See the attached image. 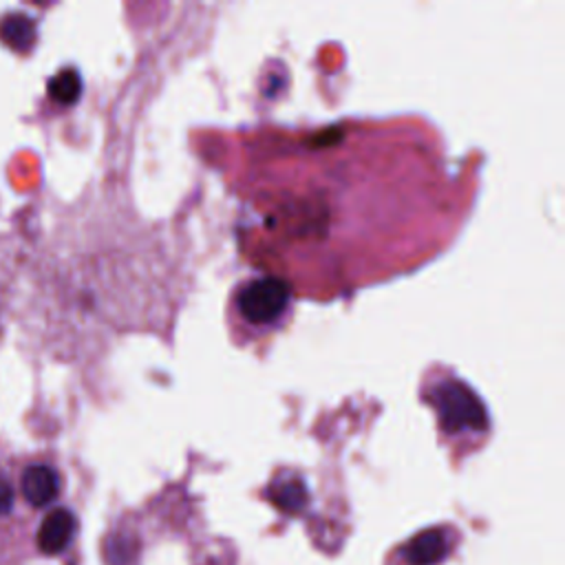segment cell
Wrapping results in <instances>:
<instances>
[{
  "mask_svg": "<svg viewBox=\"0 0 565 565\" xmlns=\"http://www.w3.org/2000/svg\"><path fill=\"white\" fill-rule=\"evenodd\" d=\"M79 90L82 79L73 68H64L49 79V95L60 104H73L79 97Z\"/></svg>",
  "mask_w": 565,
  "mask_h": 565,
  "instance_id": "obj_8",
  "label": "cell"
},
{
  "mask_svg": "<svg viewBox=\"0 0 565 565\" xmlns=\"http://www.w3.org/2000/svg\"><path fill=\"white\" fill-rule=\"evenodd\" d=\"M291 307V287L269 274L245 280L232 294L234 329L247 335H263L282 324Z\"/></svg>",
  "mask_w": 565,
  "mask_h": 565,
  "instance_id": "obj_1",
  "label": "cell"
},
{
  "mask_svg": "<svg viewBox=\"0 0 565 565\" xmlns=\"http://www.w3.org/2000/svg\"><path fill=\"white\" fill-rule=\"evenodd\" d=\"M57 492L60 479L51 466L33 463L22 472V494L31 505H46L57 497Z\"/></svg>",
  "mask_w": 565,
  "mask_h": 565,
  "instance_id": "obj_4",
  "label": "cell"
},
{
  "mask_svg": "<svg viewBox=\"0 0 565 565\" xmlns=\"http://www.w3.org/2000/svg\"><path fill=\"white\" fill-rule=\"evenodd\" d=\"M35 22L31 15L26 13H7L0 18V40L18 51V53H26L33 44H35Z\"/></svg>",
  "mask_w": 565,
  "mask_h": 565,
  "instance_id": "obj_6",
  "label": "cell"
},
{
  "mask_svg": "<svg viewBox=\"0 0 565 565\" xmlns=\"http://www.w3.org/2000/svg\"><path fill=\"white\" fill-rule=\"evenodd\" d=\"M450 547V541L444 530H424L417 536L411 539V543L404 547V558L411 565H437L446 558Z\"/></svg>",
  "mask_w": 565,
  "mask_h": 565,
  "instance_id": "obj_5",
  "label": "cell"
},
{
  "mask_svg": "<svg viewBox=\"0 0 565 565\" xmlns=\"http://www.w3.org/2000/svg\"><path fill=\"white\" fill-rule=\"evenodd\" d=\"M73 532H75V516L64 508H55L40 523L38 547L44 554H57L71 543Z\"/></svg>",
  "mask_w": 565,
  "mask_h": 565,
  "instance_id": "obj_3",
  "label": "cell"
},
{
  "mask_svg": "<svg viewBox=\"0 0 565 565\" xmlns=\"http://www.w3.org/2000/svg\"><path fill=\"white\" fill-rule=\"evenodd\" d=\"M269 499L274 505L287 514H294L305 508L307 503V490L300 481H280L269 490Z\"/></svg>",
  "mask_w": 565,
  "mask_h": 565,
  "instance_id": "obj_7",
  "label": "cell"
},
{
  "mask_svg": "<svg viewBox=\"0 0 565 565\" xmlns=\"http://www.w3.org/2000/svg\"><path fill=\"white\" fill-rule=\"evenodd\" d=\"M426 402L437 413L446 437H479L488 433V413L477 393L461 380L444 373L426 384Z\"/></svg>",
  "mask_w": 565,
  "mask_h": 565,
  "instance_id": "obj_2",
  "label": "cell"
},
{
  "mask_svg": "<svg viewBox=\"0 0 565 565\" xmlns=\"http://www.w3.org/2000/svg\"><path fill=\"white\" fill-rule=\"evenodd\" d=\"M11 505H13V488L9 486V481L0 477V514L9 512Z\"/></svg>",
  "mask_w": 565,
  "mask_h": 565,
  "instance_id": "obj_9",
  "label": "cell"
}]
</instances>
